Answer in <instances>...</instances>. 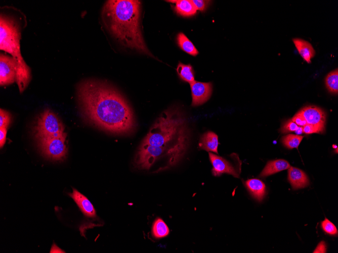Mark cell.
<instances>
[{"mask_svg": "<svg viewBox=\"0 0 338 253\" xmlns=\"http://www.w3.org/2000/svg\"><path fill=\"white\" fill-rule=\"evenodd\" d=\"M55 247L54 248V246H53L51 250L50 251V252H64L62 250L60 249L58 247L56 246V245H55Z\"/></svg>", "mask_w": 338, "mask_h": 253, "instance_id": "31", "label": "cell"}, {"mask_svg": "<svg viewBox=\"0 0 338 253\" xmlns=\"http://www.w3.org/2000/svg\"><path fill=\"white\" fill-rule=\"evenodd\" d=\"M34 132L38 139L63 133L64 127L57 115L51 110L46 109L37 118Z\"/></svg>", "mask_w": 338, "mask_h": 253, "instance_id": "6", "label": "cell"}, {"mask_svg": "<svg viewBox=\"0 0 338 253\" xmlns=\"http://www.w3.org/2000/svg\"><path fill=\"white\" fill-rule=\"evenodd\" d=\"M321 228L325 232L329 235H335L337 234L335 226L327 218H325L321 222Z\"/></svg>", "mask_w": 338, "mask_h": 253, "instance_id": "23", "label": "cell"}, {"mask_svg": "<svg viewBox=\"0 0 338 253\" xmlns=\"http://www.w3.org/2000/svg\"><path fill=\"white\" fill-rule=\"evenodd\" d=\"M152 232L154 237L160 238L166 236L170 231L164 221L161 219L157 218L153 224Z\"/></svg>", "mask_w": 338, "mask_h": 253, "instance_id": "20", "label": "cell"}, {"mask_svg": "<svg viewBox=\"0 0 338 253\" xmlns=\"http://www.w3.org/2000/svg\"><path fill=\"white\" fill-rule=\"evenodd\" d=\"M69 195L86 216L89 218L96 217V211L93 205L83 194L73 188L72 192L69 193Z\"/></svg>", "mask_w": 338, "mask_h": 253, "instance_id": "11", "label": "cell"}, {"mask_svg": "<svg viewBox=\"0 0 338 253\" xmlns=\"http://www.w3.org/2000/svg\"><path fill=\"white\" fill-rule=\"evenodd\" d=\"M245 185L252 196L261 201L266 194V186L258 179H250L245 182Z\"/></svg>", "mask_w": 338, "mask_h": 253, "instance_id": "15", "label": "cell"}, {"mask_svg": "<svg viewBox=\"0 0 338 253\" xmlns=\"http://www.w3.org/2000/svg\"><path fill=\"white\" fill-rule=\"evenodd\" d=\"M298 126L291 120L286 122L281 129V132L285 133L289 132L295 131Z\"/></svg>", "mask_w": 338, "mask_h": 253, "instance_id": "26", "label": "cell"}, {"mask_svg": "<svg viewBox=\"0 0 338 253\" xmlns=\"http://www.w3.org/2000/svg\"><path fill=\"white\" fill-rule=\"evenodd\" d=\"M11 121V114L4 110L0 111V128H8Z\"/></svg>", "mask_w": 338, "mask_h": 253, "instance_id": "24", "label": "cell"}, {"mask_svg": "<svg viewBox=\"0 0 338 253\" xmlns=\"http://www.w3.org/2000/svg\"><path fill=\"white\" fill-rule=\"evenodd\" d=\"M20 31L14 20L1 15L0 18V49L11 54L17 64L16 82L20 92L31 80V72L21 56L20 48Z\"/></svg>", "mask_w": 338, "mask_h": 253, "instance_id": "4", "label": "cell"}, {"mask_svg": "<svg viewBox=\"0 0 338 253\" xmlns=\"http://www.w3.org/2000/svg\"><path fill=\"white\" fill-rule=\"evenodd\" d=\"M17 64L15 60L7 55L0 56V84L8 85L16 81Z\"/></svg>", "mask_w": 338, "mask_h": 253, "instance_id": "8", "label": "cell"}, {"mask_svg": "<svg viewBox=\"0 0 338 253\" xmlns=\"http://www.w3.org/2000/svg\"><path fill=\"white\" fill-rule=\"evenodd\" d=\"M190 130L185 116L178 107L162 112L142 141L134 159L140 170H149L162 163L161 171L176 165L188 148Z\"/></svg>", "mask_w": 338, "mask_h": 253, "instance_id": "1", "label": "cell"}, {"mask_svg": "<svg viewBox=\"0 0 338 253\" xmlns=\"http://www.w3.org/2000/svg\"><path fill=\"white\" fill-rule=\"evenodd\" d=\"M177 72L180 79L190 84L195 81L194 70L190 64L179 63L177 68Z\"/></svg>", "mask_w": 338, "mask_h": 253, "instance_id": "19", "label": "cell"}, {"mask_svg": "<svg viewBox=\"0 0 338 253\" xmlns=\"http://www.w3.org/2000/svg\"><path fill=\"white\" fill-rule=\"evenodd\" d=\"M295 133H296V134H297V135H300V134H301L303 132V127H301V126H300V127H299V126H298V128L296 129V130L295 131Z\"/></svg>", "mask_w": 338, "mask_h": 253, "instance_id": "32", "label": "cell"}, {"mask_svg": "<svg viewBox=\"0 0 338 253\" xmlns=\"http://www.w3.org/2000/svg\"><path fill=\"white\" fill-rule=\"evenodd\" d=\"M292 41L302 58L306 62L310 63L311 59L315 55V50L312 44L306 40L298 38H293Z\"/></svg>", "mask_w": 338, "mask_h": 253, "instance_id": "14", "label": "cell"}, {"mask_svg": "<svg viewBox=\"0 0 338 253\" xmlns=\"http://www.w3.org/2000/svg\"><path fill=\"white\" fill-rule=\"evenodd\" d=\"M303 137L300 135L288 134L282 137V142L288 148H298Z\"/></svg>", "mask_w": 338, "mask_h": 253, "instance_id": "22", "label": "cell"}, {"mask_svg": "<svg viewBox=\"0 0 338 253\" xmlns=\"http://www.w3.org/2000/svg\"><path fill=\"white\" fill-rule=\"evenodd\" d=\"M192 2L194 4L197 10L204 11L209 5L211 1L204 0H192Z\"/></svg>", "mask_w": 338, "mask_h": 253, "instance_id": "27", "label": "cell"}, {"mask_svg": "<svg viewBox=\"0 0 338 253\" xmlns=\"http://www.w3.org/2000/svg\"><path fill=\"white\" fill-rule=\"evenodd\" d=\"M326 245L324 241H321L319 243L317 247L313 252H326Z\"/></svg>", "mask_w": 338, "mask_h": 253, "instance_id": "30", "label": "cell"}, {"mask_svg": "<svg viewBox=\"0 0 338 253\" xmlns=\"http://www.w3.org/2000/svg\"><path fill=\"white\" fill-rule=\"evenodd\" d=\"M78 99L84 118L109 133L130 134L136 128L133 111L125 98L108 83L87 80L80 83Z\"/></svg>", "mask_w": 338, "mask_h": 253, "instance_id": "2", "label": "cell"}, {"mask_svg": "<svg viewBox=\"0 0 338 253\" xmlns=\"http://www.w3.org/2000/svg\"><path fill=\"white\" fill-rule=\"evenodd\" d=\"M291 120L294 122L298 126L303 127L307 124V122L301 114L298 112L291 119Z\"/></svg>", "mask_w": 338, "mask_h": 253, "instance_id": "28", "label": "cell"}, {"mask_svg": "<svg viewBox=\"0 0 338 253\" xmlns=\"http://www.w3.org/2000/svg\"><path fill=\"white\" fill-rule=\"evenodd\" d=\"M218 135L212 131H207L201 136L198 147L201 149L218 154Z\"/></svg>", "mask_w": 338, "mask_h": 253, "instance_id": "13", "label": "cell"}, {"mask_svg": "<svg viewBox=\"0 0 338 253\" xmlns=\"http://www.w3.org/2000/svg\"><path fill=\"white\" fill-rule=\"evenodd\" d=\"M290 167L289 163L282 159L269 161L260 173V177L271 175L282 170L288 169Z\"/></svg>", "mask_w": 338, "mask_h": 253, "instance_id": "16", "label": "cell"}, {"mask_svg": "<svg viewBox=\"0 0 338 253\" xmlns=\"http://www.w3.org/2000/svg\"><path fill=\"white\" fill-rule=\"evenodd\" d=\"M307 124L324 127L325 114L320 108L315 106L306 107L299 112Z\"/></svg>", "mask_w": 338, "mask_h": 253, "instance_id": "10", "label": "cell"}, {"mask_svg": "<svg viewBox=\"0 0 338 253\" xmlns=\"http://www.w3.org/2000/svg\"><path fill=\"white\" fill-rule=\"evenodd\" d=\"M190 85L192 98V106L201 105L210 98L213 90L212 83L194 81Z\"/></svg>", "mask_w": 338, "mask_h": 253, "instance_id": "9", "label": "cell"}, {"mask_svg": "<svg viewBox=\"0 0 338 253\" xmlns=\"http://www.w3.org/2000/svg\"><path fill=\"white\" fill-rule=\"evenodd\" d=\"M288 169V180L293 189L305 188L309 185L308 176L304 171L291 166Z\"/></svg>", "mask_w": 338, "mask_h": 253, "instance_id": "12", "label": "cell"}, {"mask_svg": "<svg viewBox=\"0 0 338 253\" xmlns=\"http://www.w3.org/2000/svg\"><path fill=\"white\" fill-rule=\"evenodd\" d=\"M141 2L109 0L102 10V19L110 33L122 45L153 57L147 48L140 25Z\"/></svg>", "mask_w": 338, "mask_h": 253, "instance_id": "3", "label": "cell"}, {"mask_svg": "<svg viewBox=\"0 0 338 253\" xmlns=\"http://www.w3.org/2000/svg\"><path fill=\"white\" fill-rule=\"evenodd\" d=\"M7 132V128L2 127L0 128V146L3 147L4 145L6 140V135Z\"/></svg>", "mask_w": 338, "mask_h": 253, "instance_id": "29", "label": "cell"}, {"mask_svg": "<svg viewBox=\"0 0 338 253\" xmlns=\"http://www.w3.org/2000/svg\"><path fill=\"white\" fill-rule=\"evenodd\" d=\"M67 134L65 132L54 136L38 138V146L43 154L47 158L54 160H64L68 148L65 144Z\"/></svg>", "mask_w": 338, "mask_h": 253, "instance_id": "5", "label": "cell"}, {"mask_svg": "<svg viewBox=\"0 0 338 253\" xmlns=\"http://www.w3.org/2000/svg\"><path fill=\"white\" fill-rule=\"evenodd\" d=\"M324 130V127L307 124L303 127V131L305 134L321 133Z\"/></svg>", "mask_w": 338, "mask_h": 253, "instance_id": "25", "label": "cell"}, {"mask_svg": "<svg viewBox=\"0 0 338 253\" xmlns=\"http://www.w3.org/2000/svg\"><path fill=\"white\" fill-rule=\"evenodd\" d=\"M174 3V10L177 14L183 17H190L194 15L197 9L192 2L189 0L168 1Z\"/></svg>", "mask_w": 338, "mask_h": 253, "instance_id": "17", "label": "cell"}, {"mask_svg": "<svg viewBox=\"0 0 338 253\" xmlns=\"http://www.w3.org/2000/svg\"><path fill=\"white\" fill-rule=\"evenodd\" d=\"M177 43L180 47L187 54L195 56L198 52L192 42L183 33H179L177 37Z\"/></svg>", "mask_w": 338, "mask_h": 253, "instance_id": "18", "label": "cell"}, {"mask_svg": "<svg viewBox=\"0 0 338 253\" xmlns=\"http://www.w3.org/2000/svg\"><path fill=\"white\" fill-rule=\"evenodd\" d=\"M325 83L328 90L332 93L338 92V70L337 69L329 73L325 79Z\"/></svg>", "mask_w": 338, "mask_h": 253, "instance_id": "21", "label": "cell"}, {"mask_svg": "<svg viewBox=\"0 0 338 253\" xmlns=\"http://www.w3.org/2000/svg\"><path fill=\"white\" fill-rule=\"evenodd\" d=\"M208 155L209 160L213 165L212 171L214 176H219L222 174L227 173L234 177H239L241 164L234 165V164L223 157L212 153H209Z\"/></svg>", "mask_w": 338, "mask_h": 253, "instance_id": "7", "label": "cell"}]
</instances>
